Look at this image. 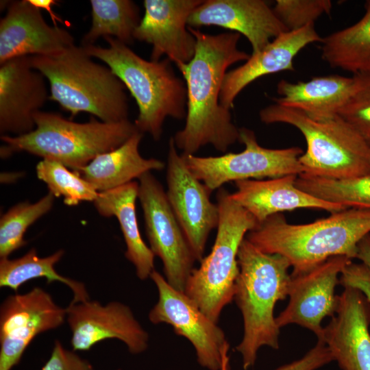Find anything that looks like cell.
I'll return each mask as SVG.
<instances>
[{"label":"cell","instance_id":"cell-10","mask_svg":"<svg viewBox=\"0 0 370 370\" xmlns=\"http://www.w3.org/2000/svg\"><path fill=\"white\" fill-rule=\"evenodd\" d=\"M138 198L145 219L149 248L162 261L165 279L184 292L196 260L160 182L147 172L138 178Z\"/></svg>","mask_w":370,"mask_h":370},{"label":"cell","instance_id":"cell-22","mask_svg":"<svg viewBox=\"0 0 370 370\" xmlns=\"http://www.w3.org/2000/svg\"><path fill=\"white\" fill-rule=\"evenodd\" d=\"M298 175H288L268 180L235 182L232 198L260 223L269 217L297 208H316L330 213L347 208L317 198L295 185Z\"/></svg>","mask_w":370,"mask_h":370},{"label":"cell","instance_id":"cell-12","mask_svg":"<svg viewBox=\"0 0 370 370\" xmlns=\"http://www.w3.org/2000/svg\"><path fill=\"white\" fill-rule=\"evenodd\" d=\"M66 310L40 287L8 296L0 308V370H12L38 334L61 326Z\"/></svg>","mask_w":370,"mask_h":370},{"label":"cell","instance_id":"cell-28","mask_svg":"<svg viewBox=\"0 0 370 370\" xmlns=\"http://www.w3.org/2000/svg\"><path fill=\"white\" fill-rule=\"evenodd\" d=\"M91 26L82 46L95 45L99 38L113 37L130 45L141 21L138 5L131 0H91Z\"/></svg>","mask_w":370,"mask_h":370},{"label":"cell","instance_id":"cell-38","mask_svg":"<svg viewBox=\"0 0 370 370\" xmlns=\"http://www.w3.org/2000/svg\"><path fill=\"white\" fill-rule=\"evenodd\" d=\"M29 1L38 8L47 10L51 16L54 25L57 26L56 21L62 22L60 18L57 16L52 10V6L57 4V1L54 0H29Z\"/></svg>","mask_w":370,"mask_h":370},{"label":"cell","instance_id":"cell-39","mask_svg":"<svg viewBox=\"0 0 370 370\" xmlns=\"http://www.w3.org/2000/svg\"><path fill=\"white\" fill-rule=\"evenodd\" d=\"M229 343H226L222 351V365L221 370H230Z\"/></svg>","mask_w":370,"mask_h":370},{"label":"cell","instance_id":"cell-25","mask_svg":"<svg viewBox=\"0 0 370 370\" xmlns=\"http://www.w3.org/2000/svg\"><path fill=\"white\" fill-rule=\"evenodd\" d=\"M138 194V182L132 181L114 189L99 192L93 202L101 216L117 219L126 244L125 256L134 266L138 278L145 280L155 270V255L139 231L136 212Z\"/></svg>","mask_w":370,"mask_h":370},{"label":"cell","instance_id":"cell-37","mask_svg":"<svg viewBox=\"0 0 370 370\" xmlns=\"http://www.w3.org/2000/svg\"><path fill=\"white\" fill-rule=\"evenodd\" d=\"M370 269V234L365 236L358 245L356 258Z\"/></svg>","mask_w":370,"mask_h":370},{"label":"cell","instance_id":"cell-11","mask_svg":"<svg viewBox=\"0 0 370 370\" xmlns=\"http://www.w3.org/2000/svg\"><path fill=\"white\" fill-rule=\"evenodd\" d=\"M158 292V300L149 313L153 324L171 325L175 333L193 345L199 365L221 370L222 351L227 343L223 330L206 316L184 292L171 286L154 270L149 277Z\"/></svg>","mask_w":370,"mask_h":370},{"label":"cell","instance_id":"cell-31","mask_svg":"<svg viewBox=\"0 0 370 370\" xmlns=\"http://www.w3.org/2000/svg\"><path fill=\"white\" fill-rule=\"evenodd\" d=\"M38 178L44 182L54 197L64 198L68 206L94 201L99 192L75 171L54 160L42 159L36 168Z\"/></svg>","mask_w":370,"mask_h":370},{"label":"cell","instance_id":"cell-40","mask_svg":"<svg viewBox=\"0 0 370 370\" xmlns=\"http://www.w3.org/2000/svg\"><path fill=\"white\" fill-rule=\"evenodd\" d=\"M364 73H367L370 77V64Z\"/></svg>","mask_w":370,"mask_h":370},{"label":"cell","instance_id":"cell-19","mask_svg":"<svg viewBox=\"0 0 370 370\" xmlns=\"http://www.w3.org/2000/svg\"><path fill=\"white\" fill-rule=\"evenodd\" d=\"M343 287L321 340L342 370H370V302L359 289Z\"/></svg>","mask_w":370,"mask_h":370},{"label":"cell","instance_id":"cell-36","mask_svg":"<svg viewBox=\"0 0 370 370\" xmlns=\"http://www.w3.org/2000/svg\"><path fill=\"white\" fill-rule=\"evenodd\" d=\"M339 283L362 291L370 302V269L363 263H349L341 273Z\"/></svg>","mask_w":370,"mask_h":370},{"label":"cell","instance_id":"cell-14","mask_svg":"<svg viewBox=\"0 0 370 370\" xmlns=\"http://www.w3.org/2000/svg\"><path fill=\"white\" fill-rule=\"evenodd\" d=\"M351 262L344 256H334L307 272L291 275L288 304L275 317L279 328L297 324L321 340L322 321L333 317L337 310L339 295L335 294V288L339 283L338 275Z\"/></svg>","mask_w":370,"mask_h":370},{"label":"cell","instance_id":"cell-20","mask_svg":"<svg viewBox=\"0 0 370 370\" xmlns=\"http://www.w3.org/2000/svg\"><path fill=\"white\" fill-rule=\"evenodd\" d=\"M221 27L245 36L252 53L263 49L273 39L288 31L262 0H206L190 14L188 26Z\"/></svg>","mask_w":370,"mask_h":370},{"label":"cell","instance_id":"cell-2","mask_svg":"<svg viewBox=\"0 0 370 370\" xmlns=\"http://www.w3.org/2000/svg\"><path fill=\"white\" fill-rule=\"evenodd\" d=\"M370 234V209L348 208L306 224H291L282 213L269 217L245 238L260 251L279 254L295 275L328 258H356L358 245Z\"/></svg>","mask_w":370,"mask_h":370},{"label":"cell","instance_id":"cell-35","mask_svg":"<svg viewBox=\"0 0 370 370\" xmlns=\"http://www.w3.org/2000/svg\"><path fill=\"white\" fill-rule=\"evenodd\" d=\"M334 360L328 347L322 340H317L314 347L301 358L274 370H316Z\"/></svg>","mask_w":370,"mask_h":370},{"label":"cell","instance_id":"cell-16","mask_svg":"<svg viewBox=\"0 0 370 370\" xmlns=\"http://www.w3.org/2000/svg\"><path fill=\"white\" fill-rule=\"evenodd\" d=\"M202 0H145V13L134 38L152 45L151 60L166 56L178 69L193 58L196 39L188 20Z\"/></svg>","mask_w":370,"mask_h":370},{"label":"cell","instance_id":"cell-6","mask_svg":"<svg viewBox=\"0 0 370 370\" xmlns=\"http://www.w3.org/2000/svg\"><path fill=\"white\" fill-rule=\"evenodd\" d=\"M35 128L21 136L1 135V158L25 151L61 163L73 170L90 163L97 156L111 151L138 132L129 119L106 123L91 117L77 123L52 112L34 116Z\"/></svg>","mask_w":370,"mask_h":370},{"label":"cell","instance_id":"cell-1","mask_svg":"<svg viewBox=\"0 0 370 370\" xmlns=\"http://www.w3.org/2000/svg\"><path fill=\"white\" fill-rule=\"evenodd\" d=\"M188 29L196 39L195 52L179 69L186 87V123L173 138L182 156L195 155L207 145L225 152L239 140V129L232 121L230 110L220 103L223 82L230 66L250 56L238 48V33L209 34Z\"/></svg>","mask_w":370,"mask_h":370},{"label":"cell","instance_id":"cell-30","mask_svg":"<svg viewBox=\"0 0 370 370\" xmlns=\"http://www.w3.org/2000/svg\"><path fill=\"white\" fill-rule=\"evenodd\" d=\"M54 196L48 193L37 202L23 201L12 207L0 219V258H8L26 245L27 228L52 208Z\"/></svg>","mask_w":370,"mask_h":370},{"label":"cell","instance_id":"cell-26","mask_svg":"<svg viewBox=\"0 0 370 370\" xmlns=\"http://www.w3.org/2000/svg\"><path fill=\"white\" fill-rule=\"evenodd\" d=\"M364 16L355 24L335 32L321 40V57L330 66L354 74L370 64V0Z\"/></svg>","mask_w":370,"mask_h":370},{"label":"cell","instance_id":"cell-21","mask_svg":"<svg viewBox=\"0 0 370 370\" xmlns=\"http://www.w3.org/2000/svg\"><path fill=\"white\" fill-rule=\"evenodd\" d=\"M314 24L284 32L263 49L251 53L238 67L226 73L220 94L221 105L231 110L238 95L260 77L284 71H293V59L308 45L321 42Z\"/></svg>","mask_w":370,"mask_h":370},{"label":"cell","instance_id":"cell-3","mask_svg":"<svg viewBox=\"0 0 370 370\" xmlns=\"http://www.w3.org/2000/svg\"><path fill=\"white\" fill-rule=\"evenodd\" d=\"M237 258L239 273L234 299L243 316V336L236 349L247 370L254 365L261 347L279 348L280 328L274 308L277 301L288 296L291 265L284 257L264 253L246 238Z\"/></svg>","mask_w":370,"mask_h":370},{"label":"cell","instance_id":"cell-5","mask_svg":"<svg viewBox=\"0 0 370 370\" xmlns=\"http://www.w3.org/2000/svg\"><path fill=\"white\" fill-rule=\"evenodd\" d=\"M30 61L49 82V99L71 116L85 112L106 123L129 119L125 86L82 46L75 45L52 56H32Z\"/></svg>","mask_w":370,"mask_h":370},{"label":"cell","instance_id":"cell-29","mask_svg":"<svg viewBox=\"0 0 370 370\" xmlns=\"http://www.w3.org/2000/svg\"><path fill=\"white\" fill-rule=\"evenodd\" d=\"M299 189L346 208L370 209V174L347 179H332L300 174Z\"/></svg>","mask_w":370,"mask_h":370},{"label":"cell","instance_id":"cell-7","mask_svg":"<svg viewBox=\"0 0 370 370\" xmlns=\"http://www.w3.org/2000/svg\"><path fill=\"white\" fill-rule=\"evenodd\" d=\"M259 115L264 123L288 124L302 134L307 147L299 158L302 174L332 179L370 174V145L340 116L316 120L275 103Z\"/></svg>","mask_w":370,"mask_h":370},{"label":"cell","instance_id":"cell-34","mask_svg":"<svg viewBox=\"0 0 370 370\" xmlns=\"http://www.w3.org/2000/svg\"><path fill=\"white\" fill-rule=\"evenodd\" d=\"M41 370H95L92 363L56 340L49 360Z\"/></svg>","mask_w":370,"mask_h":370},{"label":"cell","instance_id":"cell-23","mask_svg":"<svg viewBox=\"0 0 370 370\" xmlns=\"http://www.w3.org/2000/svg\"><path fill=\"white\" fill-rule=\"evenodd\" d=\"M358 85L356 75L345 77L329 75L307 82H289L282 79L277 85L275 103L297 110L316 120L338 115Z\"/></svg>","mask_w":370,"mask_h":370},{"label":"cell","instance_id":"cell-17","mask_svg":"<svg viewBox=\"0 0 370 370\" xmlns=\"http://www.w3.org/2000/svg\"><path fill=\"white\" fill-rule=\"evenodd\" d=\"M45 77L35 69L30 56L0 64V132L21 136L35 128L34 116L40 111L50 93Z\"/></svg>","mask_w":370,"mask_h":370},{"label":"cell","instance_id":"cell-27","mask_svg":"<svg viewBox=\"0 0 370 370\" xmlns=\"http://www.w3.org/2000/svg\"><path fill=\"white\" fill-rule=\"evenodd\" d=\"M64 251L60 249L53 254L40 257L35 248L31 249L23 256L10 260H0V286L9 288L15 292L29 280L45 278L49 284L53 282L64 283L73 293L71 302H80L90 299L84 283L60 275L54 268L64 256Z\"/></svg>","mask_w":370,"mask_h":370},{"label":"cell","instance_id":"cell-33","mask_svg":"<svg viewBox=\"0 0 370 370\" xmlns=\"http://www.w3.org/2000/svg\"><path fill=\"white\" fill-rule=\"evenodd\" d=\"M356 75L358 85L338 116L347 121L370 145V77Z\"/></svg>","mask_w":370,"mask_h":370},{"label":"cell","instance_id":"cell-18","mask_svg":"<svg viewBox=\"0 0 370 370\" xmlns=\"http://www.w3.org/2000/svg\"><path fill=\"white\" fill-rule=\"evenodd\" d=\"M6 9L0 20V64L21 56H52L75 45L69 31L49 25L29 0L9 1Z\"/></svg>","mask_w":370,"mask_h":370},{"label":"cell","instance_id":"cell-24","mask_svg":"<svg viewBox=\"0 0 370 370\" xmlns=\"http://www.w3.org/2000/svg\"><path fill=\"white\" fill-rule=\"evenodd\" d=\"M143 136L136 132L118 148L97 156L87 165L73 171L98 192H103L128 184L147 172L163 169V161L140 155Z\"/></svg>","mask_w":370,"mask_h":370},{"label":"cell","instance_id":"cell-15","mask_svg":"<svg viewBox=\"0 0 370 370\" xmlns=\"http://www.w3.org/2000/svg\"><path fill=\"white\" fill-rule=\"evenodd\" d=\"M66 320L72 332L73 350L88 351L107 339H117L125 344L132 354L145 352L149 334L134 315L131 308L119 301L103 305L90 299L71 302Z\"/></svg>","mask_w":370,"mask_h":370},{"label":"cell","instance_id":"cell-32","mask_svg":"<svg viewBox=\"0 0 370 370\" xmlns=\"http://www.w3.org/2000/svg\"><path fill=\"white\" fill-rule=\"evenodd\" d=\"M332 8L330 0H277L273 10L286 29L293 31L314 24Z\"/></svg>","mask_w":370,"mask_h":370},{"label":"cell","instance_id":"cell-13","mask_svg":"<svg viewBox=\"0 0 370 370\" xmlns=\"http://www.w3.org/2000/svg\"><path fill=\"white\" fill-rule=\"evenodd\" d=\"M166 197L196 260L204 258L210 232L217 228L219 210L210 199L211 191L188 169L169 139L166 166Z\"/></svg>","mask_w":370,"mask_h":370},{"label":"cell","instance_id":"cell-9","mask_svg":"<svg viewBox=\"0 0 370 370\" xmlns=\"http://www.w3.org/2000/svg\"><path fill=\"white\" fill-rule=\"evenodd\" d=\"M245 149L239 153L219 156H182L188 169L211 192L229 182L263 180L304 173L299 158L304 153L298 147L264 148L258 143L251 130L239 129V140Z\"/></svg>","mask_w":370,"mask_h":370},{"label":"cell","instance_id":"cell-8","mask_svg":"<svg viewBox=\"0 0 370 370\" xmlns=\"http://www.w3.org/2000/svg\"><path fill=\"white\" fill-rule=\"evenodd\" d=\"M216 198L219 221L214 243L199 267L193 270L184 293L217 323L224 307L234 299L241 244L258 223L225 188H219Z\"/></svg>","mask_w":370,"mask_h":370},{"label":"cell","instance_id":"cell-4","mask_svg":"<svg viewBox=\"0 0 370 370\" xmlns=\"http://www.w3.org/2000/svg\"><path fill=\"white\" fill-rule=\"evenodd\" d=\"M108 47L82 46L85 52L108 66L134 98L138 114L134 124L159 140L167 117L182 120L186 116V87L166 58L147 60L128 45L113 37L103 38Z\"/></svg>","mask_w":370,"mask_h":370}]
</instances>
